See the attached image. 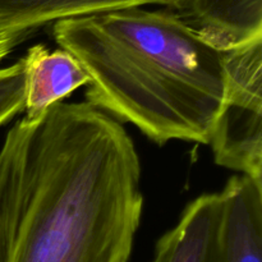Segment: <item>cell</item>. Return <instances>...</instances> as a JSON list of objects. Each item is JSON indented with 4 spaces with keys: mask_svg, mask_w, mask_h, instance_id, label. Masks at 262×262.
<instances>
[{
    "mask_svg": "<svg viewBox=\"0 0 262 262\" xmlns=\"http://www.w3.org/2000/svg\"><path fill=\"white\" fill-rule=\"evenodd\" d=\"M141 161L120 122L87 101L20 119L0 147V262H128Z\"/></svg>",
    "mask_w": 262,
    "mask_h": 262,
    "instance_id": "obj_1",
    "label": "cell"
},
{
    "mask_svg": "<svg viewBox=\"0 0 262 262\" xmlns=\"http://www.w3.org/2000/svg\"><path fill=\"white\" fill-rule=\"evenodd\" d=\"M89 76L86 101L156 145H207L224 94V53L173 10L125 8L53 23Z\"/></svg>",
    "mask_w": 262,
    "mask_h": 262,
    "instance_id": "obj_2",
    "label": "cell"
},
{
    "mask_svg": "<svg viewBox=\"0 0 262 262\" xmlns=\"http://www.w3.org/2000/svg\"><path fill=\"white\" fill-rule=\"evenodd\" d=\"M224 77L207 145L217 165L262 183V40L225 51Z\"/></svg>",
    "mask_w": 262,
    "mask_h": 262,
    "instance_id": "obj_3",
    "label": "cell"
},
{
    "mask_svg": "<svg viewBox=\"0 0 262 262\" xmlns=\"http://www.w3.org/2000/svg\"><path fill=\"white\" fill-rule=\"evenodd\" d=\"M219 193L217 262H262V183L237 174Z\"/></svg>",
    "mask_w": 262,
    "mask_h": 262,
    "instance_id": "obj_4",
    "label": "cell"
},
{
    "mask_svg": "<svg viewBox=\"0 0 262 262\" xmlns=\"http://www.w3.org/2000/svg\"><path fill=\"white\" fill-rule=\"evenodd\" d=\"M173 12L223 53L262 40V0H183Z\"/></svg>",
    "mask_w": 262,
    "mask_h": 262,
    "instance_id": "obj_5",
    "label": "cell"
},
{
    "mask_svg": "<svg viewBox=\"0 0 262 262\" xmlns=\"http://www.w3.org/2000/svg\"><path fill=\"white\" fill-rule=\"evenodd\" d=\"M22 59L26 76L23 120L27 123L38 120L51 105L89 83V76L81 64L60 48L51 50L37 43L31 46Z\"/></svg>",
    "mask_w": 262,
    "mask_h": 262,
    "instance_id": "obj_6",
    "label": "cell"
},
{
    "mask_svg": "<svg viewBox=\"0 0 262 262\" xmlns=\"http://www.w3.org/2000/svg\"><path fill=\"white\" fill-rule=\"evenodd\" d=\"M220 222V193H205L189 202L176 227L156 243L164 262H217Z\"/></svg>",
    "mask_w": 262,
    "mask_h": 262,
    "instance_id": "obj_7",
    "label": "cell"
},
{
    "mask_svg": "<svg viewBox=\"0 0 262 262\" xmlns=\"http://www.w3.org/2000/svg\"><path fill=\"white\" fill-rule=\"evenodd\" d=\"M183 0H0V30L31 37L41 27L66 18L125 8L160 5L174 10Z\"/></svg>",
    "mask_w": 262,
    "mask_h": 262,
    "instance_id": "obj_8",
    "label": "cell"
},
{
    "mask_svg": "<svg viewBox=\"0 0 262 262\" xmlns=\"http://www.w3.org/2000/svg\"><path fill=\"white\" fill-rule=\"evenodd\" d=\"M26 106V76L23 59L0 68V127Z\"/></svg>",
    "mask_w": 262,
    "mask_h": 262,
    "instance_id": "obj_9",
    "label": "cell"
},
{
    "mask_svg": "<svg viewBox=\"0 0 262 262\" xmlns=\"http://www.w3.org/2000/svg\"><path fill=\"white\" fill-rule=\"evenodd\" d=\"M27 36L20 35V33L10 32V31L0 30V60L9 55L13 49L25 40H27Z\"/></svg>",
    "mask_w": 262,
    "mask_h": 262,
    "instance_id": "obj_10",
    "label": "cell"
},
{
    "mask_svg": "<svg viewBox=\"0 0 262 262\" xmlns=\"http://www.w3.org/2000/svg\"><path fill=\"white\" fill-rule=\"evenodd\" d=\"M148 262H164V253H163V251L158 247V246L155 247V253H154L152 260L148 261Z\"/></svg>",
    "mask_w": 262,
    "mask_h": 262,
    "instance_id": "obj_11",
    "label": "cell"
}]
</instances>
